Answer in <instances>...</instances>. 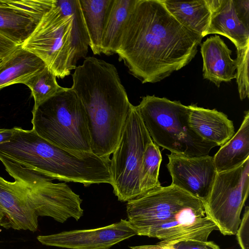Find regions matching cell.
<instances>
[{
    "mask_svg": "<svg viewBox=\"0 0 249 249\" xmlns=\"http://www.w3.org/2000/svg\"><path fill=\"white\" fill-rule=\"evenodd\" d=\"M203 38L179 23L162 0H136L116 54L142 84L154 83L188 65Z\"/></svg>",
    "mask_w": 249,
    "mask_h": 249,
    "instance_id": "6da1fadb",
    "label": "cell"
},
{
    "mask_svg": "<svg viewBox=\"0 0 249 249\" xmlns=\"http://www.w3.org/2000/svg\"><path fill=\"white\" fill-rule=\"evenodd\" d=\"M71 88L83 105L91 152L109 159L119 142L131 106L115 66L86 57L74 69Z\"/></svg>",
    "mask_w": 249,
    "mask_h": 249,
    "instance_id": "7a4b0ae2",
    "label": "cell"
},
{
    "mask_svg": "<svg viewBox=\"0 0 249 249\" xmlns=\"http://www.w3.org/2000/svg\"><path fill=\"white\" fill-rule=\"evenodd\" d=\"M135 107L152 141L171 153L203 156L217 146L203 140L191 130L188 124L190 107L180 101L146 95Z\"/></svg>",
    "mask_w": 249,
    "mask_h": 249,
    "instance_id": "3957f363",
    "label": "cell"
},
{
    "mask_svg": "<svg viewBox=\"0 0 249 249\" xmlns=\"http://www.w3.org/2000/svg\"><path fill=\"white\" fill-rule=\"evenodd\" d=\"M32 113V129L44 139L72 152H92L87 114L71 88H65Z\"/></svg>",
    "mask_w": 249,
    "mask_h": 249,
    "instance_id": "277c9868",
    "label": "cell"
},
{
    "mask_svg": "<svg viewBox=\"0 0 249 249\" xmlns=\"http://www.w3.org/2000/svg\"><path fill=\"white\" fill-rule=\"evenodd\" d=\"M152 141L135 107L132 105L110 162L111 185L119 201L128 202L141 195L143 155Z\"/></svg>",
    "mask_w": 249,
    "mask_h": 249,
    "instance_id": "5b68a950",
    "label": "cell"
},
{
    "mask_svg": "<svg viewBox=\"0 0 249 249\" xmlns=\"http://www.w3.org/2000/svg\"><path fill=\"white\" fill-rule=\"evenodd\" d=\"M72 26L71 16L56 2L21 46L40 58L56 77L64 78L72 70Z\"/></svg>",
    "mask_w": 249,
    "mask_h": 249,
    "instance_id": "8992f818",
    "label": "cell"
},
{
    "mask_svg": "<svg viewBox=\"0 0 249 249\" xmlns=\"http://www.w3.org/2000/svg\"><path fill=\"white\" fill-rule=\"evenodd\" d=\"M7 173L27 187L31 203L37 214L49 216L60 223L70 218L78 220L84 214L82 200L65 182L52 179L0 157Z\"/></svg>",
    "mask_w": 249,
    "mask_h": 249,
    "instance_id": "52a82bcc",
    "label": "cell"
},
{
    "mask_svg": "<svg viewBox=\"0 0 249 249\" xmlns=\"http://www.w3.org/2000/svg\"><path fill=\"white\" fill-rule=\"evenodd\" d=\"M249 193V158L238 166L217 173L204 202L207 215L224 235L236 234Z\"/></svg>",
    "mask_w": 249,
    "mask_h": 249,
    "instance_id": "ba28073f",
    "label": "cell"
},
{
    "mask_svg": "<svg viewBox=\"0 0 249 249\" xmlns=\"http://www.w3.org/2000/svg\"><path fill=\"white\" fill-rule=\"evenodd\" d=\"M203 204L201 199L175 186L160 185L127 202L128 221L137 235L143 236L152 227Z\"/></svg>",
    "mask_w": 249,
    "mask_h": 249,
    "instance_id": "9c48e42d",
    "label": "cell"
},
{
    "mask_svg": "<svg viewBox=\"0 0 249 249\" xmlns=\"http://www.w3.org/2000/svg\"><path fill=\"white\" fill-rule=\"evenodd\" d=\"M137 235L125 219L99 228L77 230L39 235L42 244L69 249H109L116 244Z\"/></svg>",
    "mask_w": 249,
    "mask_h": 249,
    "instance_id": "30bf717a",
    "label": "cell"
},
{
    "mask_svg": "<svg viewBox=\"0 0 249 249\" xmlns=\"http://www.w3.org/2000/svg\"><path fill=\"white\" fill-rule=\"evenodd\" d=\"M56 2V0H0V33L21 45Z\"/></svg>",
    "mask_w": 249,
    "mask_h": 249,
    "instance_id": "8fae6325",
    "label": "cell"
},
{
    "mask_svg": "<svg viewBox=\"0 0 249 249\" xmlns=\"http://www.w3.org/2000/svg\"><path fill=\"white\" fill-rule=\"evenodd\" d=\"M167 157V168L172 178L171 184L204 202L217 173L213 157L209 155L188 157L174 153Z\"/></svg>",
    "mask_w": 249,
    "mask_h": 249,
    "instance_id": "7c38bea8",
    "label": "cell"
},
{
    "mask_svg": "<svg viewBox=\"0 0 249 249\" xmlns=\"http://www.w3.org/2000/svg\"><path fill=\"white\" fill-rule=\"evenodd\" d=\"M215 230L217 227L206 214L203 204L187 209L174 219L152 227L143 236L157 238L162 244L185 240L206 241Z\"/></svg>",
    "mask_w": 249,
    "mask_h": 249,
    "instance_id": "4fadbf2b",
    "label": "cell"
},
{
    "mask_svg": "<svg viewBox=\"0 0 249 249\" xmlns=\"http://www.w3.org/2000/svg\"><path fill=\"white\" fill-rule=\"evenodd\" d=\"M38 217L26 185L0 177V226L34 232L38 228Z\"/></svg>",
    "mask_w": 249,
    "mask_h": 249,
    "instance_id": "5bb4252c",
    "label": "cell"
},
{
    "mask_svg": "<svg viewBox=\"0 0 249 249\" xmlns=\"http://www.w3.org/2000/svg\"><path fill=\"white\" fill-rule=\"evenodd\" d=\"M211 17L207 35L218 34L230 39L236 49L249 44V24L238 14L235 0H208Z\"/></svg>",
    "mask_w": 249,
    "mask_h": 249,
    "instance_id": "9a60e30c",
    "label": "cell"
},
{
    "mask_svg": "<svg viewBox=\"0 0 249 249\" xmlns=\"http://www.w3.org/2000/svg\"><path fill=\"white\" fill-rule=\"evenodd\" d=\"M203 77L219 87L222 82L235 78L236 62L232 51L219 36H211L201 44Z\"/></svg>",
    "mask_w": 249,
    "mask_h": 249,
    "instance_id": "2e32d148",
    "label": "cell"
},
{
    "mask_svg": "<svg viewBox=\"0 0 249 249\" xmlns=\"http://www.w3.org/2000/svg\"><path fill=\"white\" fill-rule=\"evenodd\" d=\"M189 106V127L203 140L221 146L235 134L233 122L224 113L215 109L199 107L196 104Z\"/></svg>",
    "mask_w": 249,
    "mask_h": 249,
    "instance_id": "e0dca14e",
    "label": "cell"
},
{
    "mask_svg": "<svg viewBox=\"0 0 249 249\" xmlns=\"http://www.w3.org/2000/svg\"><path fill=\"white\" fill-rule=\"evenodd\" d=\"M46 67L44 62L21 45L3 59L0 64V90L15 84H25Z\"/></svg>",
    "mask_w": 249,
    "mask_h": 249,
    "instance_id": "ac0fdd59",
    "label": "cell"
},
{
    "mask_svg": "<svg viewBox=\"0 0 249 249\" xmlns=\"http://www.w3.org/2000/svg\"><path fill=\"white\" fill-rule=\"evenodd\" d=\"M168 12L183 26L202 36L207 35L211 11L208 0H162Z\"/></svg>",
    "mask_w": 249,
    "mask_h": 249,
    "instance_id": "d6986e66",
    "label": "cell"
},
{
    "mask_svg": "<svg viewBox=\"0 0 249 249\" xmlns=\"http://www.w3.org/2000/svg\"><path fill=\"white\" fill-rule=\"evenodd\" d=\"M213 161L217 173L231 170L249 158V111L245 112L242 124L232 138L214 155Z\"/></svg>",
    "mask_w": 249,
    "mask_h": 249,
    "instance_id": "ffe728a7",
    "label": "cell"
},
{
    "mask_svg": "<svg viewBox=\"0 0 249 249\" xmlns=\"http://www.w3.org/2000/svg\"><path fill=\"white\" fill-rule=\"evenodd\" d=\"M112 0H79L89 39V47L95 55L102 53V39Z\"/></svg>",
    "mask_w": 249,
    "mask_h": 249,
    "instance_id": "44dd1931",
    "label": "cell"
},
{
    "mask_svg": "<svg viewBox=\"0 0 249 249\" xmlns=\"http://www.w3.org/2000/svg\"><path fill=\"white\" fill-rule=\"evenodd\" d=\"M136 0H112L107 16L102 39V53H116L124 24Z\"/></svg>",
    "mask_w": 249,
    "mask_h": 249,
    "instance_id": "7402d4cb",
    "label": "cell"
},
{
    "mask_svg": "<svg viewBox=\"0 0 249 249\" xmlns=\"http://www.w3.org/2000/svg\"><path fill=\"white\" fill-rule=\"evenodd\" d=\"M56 4L72 17L73 47L71 66L74 70L79 60L85 57L89 47V39L84 23L79 0H56Z\"/></svg>",
    "mask_w": 249,
    "mask_h": 249,
    "instance_id": "603a6c76",
    "label": "cell"
},
{
    "mask_svg": "<svg viewBox=\"0 0 249 249\" xmlns=\"http://www.w3.org/2000/svg\"><path fill=\"white\" fill-rule=\"evenodd\" d=\"M161 160L159 146L151 141L147 145L142 157L140 178L141 195L161 185L159 176Z\"/></svg>",
    "mask_w": 249,
    "mask_h": 249,
    "instance_id": "cb8c5ba5",
    "label": "cell"
},
{
    "mask_svg": "<svg viewBox=\"0 0 249 249\" xmlns=\"http://www.w3.org/2000/svg\"><path fill=\"white\" fill-rule=\"evenodd\" d=\"M25 85L30 89L34 98L33 109H36L45 101L65 89L58 85L56 76L47 66Z\"/></svg>",
    "mask_w": 249,
    "mask_h": 249,
    "instance_id": "d4e9b609",
    "label": "cell"
},
{
    "mask_svg": "<svg viewBox=\"0 0 249 249\" xmlns=\"http://www.w3.org/2000/svg\"><path fill=\"white\" fill-rule=\"evenodd\" d=\"M236 72L235 78L238 86L239 97L243 100L249 97V44L245 47L236 49Z\"/></svg>",
    "mask_w": 249,
    "mask_h": 249,
    "instance_id": "484cf974",
    "label": "cell"
},
{
    "mask_svg": "<svg viewBox=\"0 0 249 249\" xmlns=\"http://www.w3.org/2000/svg\"><path fill=\"white\" fill-rule=\"evenodd\" d=\"M249 207H245V212L236 233L241 249H249Z\"/></svg>",
    "mask_w": 249,
    "mask_h": 249,
    "instance_id": "4316f807",
    "label": "cell"
},
{
    "mask_svg": "<svg viewBox=\"0 0 249 249\" xmlns=\"http://www.w3.org/2000/svg\"><path fill=\"white\" fill-rule=\"evenodd\" d=\"M172 246L176 249H221L212 241L185 240L164 244Z\"/></svg>",
    "mask_w": 249,
    "mask_h": 249,
    "instance_id": "83f0119b",
    "label": "cell"
},
{
    "mask_svg": "<svg viewBox=\"0 0 249 249\" xmlns=\"http://www.w3.org/2000/svg\"><path fill=\"white\" fill-rule=\"evenodd\" d=\"M18 46L0 33V55L5 56Z\"/></svg>",
    "mask_w": 249,
    "mask_h": 249,
    "instance_id": "f1b7e54d",
    "label": "cell"
},
{
    "mask_svg": "<svg viewBox=\"0 0 249 249\" xmlns=\"http://www.w3.org/2000/svg\"><path fill=\"white\" fill-rule=\"evenodd\" d=\"M15 132L14 127L11 129L0 128V144L9 142Z\"/></svg>",
    "mask_w": 249,
    "mask_h": 249,
    "instance_id": "f546056e",
    "label": "cell"
},
{
    "mask_svg": "<svg viewBox=\"0 0 249 249\" xmlns=\"http://www.w3.org/2000/svg\"><path fill=\"white\" fill-rule=\"evenodd\" d=\"M130 249H176L168 244L157 243L152 245H142L129 247Z\"/></svg>",
    "mask_w": 249,
    "mask_h": 249,
    "instance_id": "4dcf8cb0",
    "label": "cell"
},
{
    "mask_svg": "<svg viewBox=\"0 0 249 249\" xmlns=\"http://www.w3.org/2000/svg\"><path fill=\"white\" fill-rule=\"evenodd\" d=\"M5 56H1L0 55V64L1 63V62H2L3 58Z\"/></svg>",
    "mask_w": 249,
    "mask_h": 249,
    "instance_id": "1f68e13d",
    "label": "cell"
}]
</instances>
